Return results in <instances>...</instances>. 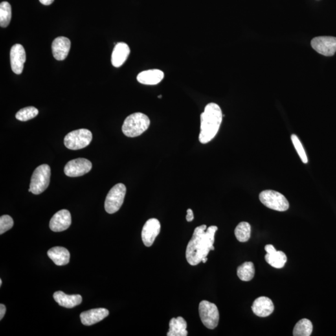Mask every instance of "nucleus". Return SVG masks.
<instances>
[{"label":"nucleus","mask_w":336,"mask_h":336,"mask_svg":"<svg viewBox=\"0 0 336 336\" xmlns=\"http://www.w3.org/2000/svg\"><path fill=\"white\" fill-rule=\"evenodd\" d=\"M164 76V72L159 69L147 70L138 75L137 80L142 84L154 85L161 82Z\"/></svg>","instance_id":"a211bd4d"},{"label":"nucleus","mask_w":336,"mask_h":336,"mask_svg":"<svg viewBox=\"0 0 336 336\" xmlns=\"http://www.w3.org/2000/svg\"><path fill=\"white\" fill-rule=\"evenodd\" d=\"M109 315V311L105 308H97L83 312L80 314L81 322L85 326H92L99 322Z\"/></svg>","instance_id":"dca6fc26"},{"label":"nucleus","mask_w":336,"mask_h":336,"mask_svg":"<svg viewBox=\"0 0 336 336\" xmlns=\"http://www.w3.org/2000/svg\"><path fill=\"white\" fill-rule=\"evenodd\" d=\"M208 258H207V257H205V258H204L203 259V261H203V262L204 263H205L206 262V261H208Z\"/></svg>","instance_id":"72a5a7b5"},{"label":"nucleus","mask_w":336,"mask_h":336,"mask_svg":"<svg viewBox=\"0 0 336 336\" xmlns=\"http://www.w3.org/2000/svg\"><path fill=\"white\" fill-rule=\"evenodd\" d=\"M39 111L34 107H25L17 112L16 118L17 120L21 122H26L32 119L38 115Z\"/></svg>","instance_id":"bb28decb"},{"label":"nucleus","mask_w":336,"mask_h":336,"mask_svg":"<svg viewBox=\"0 0 336 336\" xmlns=\"http://www.w3.org/2000/svg\"><path fill=\"white\" fill-rule=\"evenodd\" d=\"M313 324L307 319H302L296 323L293 329V335L295 336H309L313 332Z\"/></svg>","instance_id":"b1692460"},{"label":"nucleus","mask_w":336,"mask_h":336,"mask_svg":"<svg viewBox=\"0 0 336 336\" xmlns=\"http://www.w3.org/2000/svg\"><path fill=\"white\" fill-rule=\"evenodd\" d=\"M48 256L58 266L68 264L70 261V253L65 248L56 247L48 252Z\"/></svg>","instance_id":"aec40b11"},{"label":"nucleus","mask_w":336,"mask_h":336,"mask_svg":"<svg viewBox=\"0 0 336 336\" xmlns=\"http://www.w3.org/2000/svg\"><path fill=\"white\" fill-rule=\"evenodd\" d=\"M237 276L241 280L249 282L252 280L255 276V267L254 263L247 261L239 266L237 269Z\"/></svg>","instance_id":"5701e85b"},{"label":"nucleus","mask_w":336,"mask_h":336,"mask_svg":"<svg viewBox=\"0 0 336 336\" xmlns=\"http://www.w3.org/2000/svg\"><path fill=\"white\" fill-rule=\"evenodd\" d=\"M218 227L202 225L195 228L192 239L187 246L186 257L191 265H197L207 257L210 250H214L215 234Z\"/></svg>","instance_id":"f257e3e1"},{"label":"nucleus","mask_w":336,"mask_h":336,"mask_svg":"<svg viewBox=\"0 0 336 336\" xmlns=\"http://www.w3.org/2000/svg\"><path fill=\"white\" fill-rule=\"evenodd\" d=\"M12 19V6L7 1L0 4V26L6 28L10 25Z\"/></svg>","instance_id":"a878e982"},{"label":"nucleus","mask_w":336,"mask_h":336,"mask_svg":"<svg viewBox=\"0 0 336 336\" xmlns=\"http://www.w3.org/2000/svg\"><path fill=\"white\" fill-rule=\"evenodd\" d=\"M194 219V214H193V211L191 208L187 210V215H186V221L188 222H191Z\"/></svg>","instance_id":"c756f323"},{"label":"nucleus","mask_w":336,"mask_h":336,"mask_svg":"<svg viewBox=\"0 0 336 336\" xmlns=\"http://www.w3.org/2000/svg\"><path fill=\"white\" fill-rule=\"evenodd\" d=\"M311 46L318 53L325 56H332L336 52V37H316L312 39Z\"/></svg>","instance_id":"9d476101"},{"label":"nucleus","mask_w":336,"mask_h":336,"mask_svg":"<svg viewBox=\"0 0 336 336\" xmlns=\"http://www.w3.org/2000/svg\"><path fill=\"white\" fill-rule=\"evenodd\" d=\"M261 203L266 207L277 211H286L289 205L286 197L281 193L273 190L262 191L259 195Z\"/></svg>","instance_id":"39448f33"},{"label":"nucleus","mask_w":336,"mask_h":336,"mask_svg":"<svg viewBox=\"0 0 336 336\" xmlns=\"http://www.w3.org/2000/svg\"><path fill=\"white\" fill-rule=\"evenodd\" d=\"M223 112L220 107L215 103L206 105L201 115V132L199 142L208 144L216 137L223 121Z\"/></svg>","instance_id":"f03ea898"},{"label":"nucleus","mask_w":336,"mask_h":336,"mask_svg":"<svg viewBox=\"0 0 336 336\" xmlns=\"http://www.w3.org/2000/svg\"><path fill=\"white\" fill-rule=\"evenodd\" d=\"M150 120L145 114L137 112L127 116L122 126V131L127 137L134 138L144 133L149 128Z\"/></svg>","instance_id":"7ed1b4c3"},{"label":"nucleus","mask_w":336,"mask_h":336,"mask_svg":"<svg viewBox=\"0 0 336 336\" xmlns=\"http://www.w3.org/2000/svg\"><path fill=\"white\" fill-rule=\"evenodd\" d=\"M14 225L12 217L8 215H4L0 217V234L2 235L10 230Z\"/></svg>","instance_id":"c85d7f7f"},{"label":"nucleus","mask_w":336,"mask_h":336,"mask_svg":"<svg viewBox=\"0 0 336 336\" xmlns=\"http://www.w3.org/2000/svg\"><path fill=\"white\" fill-rule=\"evenodd\" d=\"M199 313L201 321L206 328L214 329L218 326L219 313L214 303L206 300L202 301L199 306Z\"/></svg>","instance_id":"6e6552de"},{"label":"nucleus","mask_w":336,"mask_h":336,"mask_svg":"<svg viewBox=\"0 0 336 336\" xmlns=\"http://www.w3.org/2000/svg\"><path fill=\"white\" fill-rule=\"evenodd\" d=\"M70 49H71V41L67 37H58L52 42V54L56 60H64L69 54Z\"/></svg>","instance_id":"4468645a"},{"label":"nucleus","mask_w":336,"mask_h":336,"mask_svg":"<svg viewBox=\"0 0 336 336\" xmlns=\"http://www.w3.org/2000/svg\"><path fill=\"white\" fill-rule=\"evenodd\" d=\"M6 311V306L4 304H0V320L3 319Z\"/></svg>","instance_id":"2f4dec72"},{"label":"nucleus","mask_w":336,"mask_h":336,"mask_svg":"<svg viewBox=\"0 0 336 336\" xmlns=\"http://www.w3.org/2000/svg\"><path fill=\"white\" fill-rule=\"evenodd\" d=\"M187 322L183 318H173L170 322V330L167 333L168 336H186L188 333L186 330Z\"/></svg>","instance_id":"412c9836"},{"label":"nucleus","mask_w":336,"mask_h":336,"mask_svg":"<svg viewBox=\"0 0 336 336\" xmlns=\"http://www.w3.org/2000/svg\"><path fill=\"white\" fill-rule=\"evenodd\" d=\"M161 96H158V98H161Z\"/></svg>","instance_id":"c9c22d12"},{"label":"nucleus","mask_w":336,"mask_h":336,"mask_svg":"<svg viewBox=\"0 0 336 336\" xmlns=\"http://www.w3.org/2000/svg\"><path fill=\"white\" fill-rule=\"evenodd\" d=\"M92 164L85 158H77L67 162L64 167V173L69 177L82 176L92 170Z\"/></svg>","instance_id":"1a4fd4ad"},{"label":"nucleus","mask_w":336,"mask_h":336,"mask_svg":"<svg viewBox=\"0 0 336 336\" xmlns=\"http://www.w3.org/2000/svg\"><path fill=\"white\" fill-rule=\"evenodd\" d=\"M53 297L59 305L66 308H72L78 306L82 302V298L80 295H67L63 291L55 292Z\"/></svg>","instance_id":"6ab92c4d"},{"label":"nucleus","mask_w":336,"mask_h":336,"mask_svg":"<svg viewBox=\"0 0 336 336\" xmlns=\"http://www.w3.org/2000/svg\"><path fill=\"white\" fill-rule=\"evenodd\" d=\"M1 285H2V280L1 279V280H0V287H1Z\"/></svg>","instance_id":"f704fd0d"},{"label":"nucleus","mask_w":336,"mask_h":336,"mask_svg":"<svg viewBox=\"0 0 336 336\" xmlns=\"http://www.w3.org/2000/svg\"><path fill=\"white\" fill-rule=\"evenodd\" d=\"M50 168L48 164H42L32 173L30 188L32 194L38 195L43 193L49 185Z\"/></svg>","instance_id":"20e7f679"},{"label":"nucleus","mask_w":336,"mask_h":336,"mask_svg":"<svg viewBox=\"0 0 336 336\" xmlns=\"http://www.w3.org/2000/svg\"><path fill=\"white\" fill-rule=\"evenodd\" d=\"M235 236L240 242H246L251 236V226L246 222H241L235 229Z\"/></svg>","instance_id":"393cba45"},{"label":"nucleus","mask_w":336,"mask_h":336,"mask_svg":"<svg viewBox=\"0 0 336 336\" xmlns=\"http://www.w3.org/2000/svg\"><path fill=\"white\" fill-rule=\"evenodd\" d=\"M265 260L269 265L275 269H282L287 261L286 255L282 251H276L265 256Z\"/></svg>","instance_id":"4be33fe9"},{"label":"nucleus","mask_w":336,"mask_h":336,"mask_svg":"<svg viewBox=\"0 0 336 336\" xmlns=\"http://www.w3.org/2000/svg\"><path fill=\"white\" fill-rule=\"evenodd\" d=\"M130 49L126 43H118L114 48L112 54V64L114 67H120L128 59Z\"/></svg>","instance_id":"f3484780"},{"label":"nucleus","mask_w":336,"mask_h":336,"mask_svg":"<svg viewBox=\"0 0 336 336\" xmlns=\"http://www.w3.org/2000/svg\"><path fill=\"white\" fill-rule=\"evenodd\" d=\"M71 213L66 209L59 210L50 219L49 227L52 231L59 232L64 231L71 225Z\"/></svg>","instance_id":"f8f14e48"},{"label":"nucleus","mask_w":336,"mask_h":336,"mask_svg":"<svg viewBox=\"0 0 336 336\" xmlns=\"http://www.w3.org/2000/svg\"><path fill=\"white\" fill-rule=\"evenodd\" d=\"M92 140V133L87 129H79L71 131L64 138L65 147L72 150H78L87 147Z\"/></svg>","instance_id":"423d86ee"},{"label":"nucleus","mask_w":336,"mask_h":336,"mask_svg":"<svg viewBox=\"0 0 336 336\" xmlns=\"http://www.w3.org/2000/svg\"><path fill=\"white\" fill-rule=\"evenodd\" d=\"M291 139L296 151H297L299 156H300L301 160L304 163H307V161H308V159H307L306 152H305L304 149L303 148L302 142H300V139L295 134L291 135Z\"/></svg>","instance_id":"cd10ccee"},{"label":"nucleus","mask_w":336,"mask_h":336,"mask_svg":"<svg viewBox=\"0 0 336 336\" xmlns=\"http://www.w3.org/2000/svg\"><path fill=\"white\" fill-rule=\"evenodd\" d=\"M126 186L122 183H118L110 190L105 202V209L110 214L118 211L124 203Z\"/></svg>","instance_id":"0eeeda50"},{"label":"nucleus","mask_w":336,"mask_h":336,"mask_svg":"<svg viewBox=\"0 0 336 336\" xmlns=\"http://www.w3.org/2000/svg\"><path fill=\"white\" fill-rule=\"evenodd\" d=\"M252 309L255 315L258 317H267L274 311L273 303L270 298L261 296L254 301Z\"/></svg>","instance_id":"2eb2a0df"},{"label":"nucleus","mask_w":336,"mask_h":336,"mask_svg":"<svg viewBox=\"0 0 336 336\" xmlns=\"http://www.w3.org/2000/svg\"><path fill=\"white\" fill-rule=\"evenodd\" d=\"M265 249L267 254L273 253V252H276V250L275 248L273 247L272 245H267L265 246Z\"/></svg>","instance_id":"7c9ffc66"},{"label":"nucleus","mask_w":336,"mask_h":336,"mask_svg":"<svg viewBox=\"0 0 336 336\" xmlns=\"http://www.w3.org/2000/svg\"><path fill=\"white\" fill-rule=\"evenodd\" d=\"M54 0H39L41 3L44 4V5H50L52 3H53Z\"/></svg>","instance_id":"473e14b6"},{"label":"nucleus","mask_w":336,"mask_h":336,"mask_svg":"<svg viewBox=\"0 0 336 336\" xmlns=\"http://www.w3.org/2000/svg\"><path fill=\"white\" fill-rule=\"evenodd\" d=\"M161 230V224L157 219H149L144 224L142 232V240L146 247H151Z\"/></svg>","instance_id":"9b49d317"},{"label":"nucleus","mask_w":336,"mask_h":336,"mask_svg":"<svg viewBox=\"0 0 336 336\" xmlns=\"http://www.w3.org/2000/svg\"><path fill=\"white\" fill-rule=\"evenodd\" d=\"M26 59V52L23 46L16 44L12 46L10 51V61L13 72L16 74H21L23 72Z\"/></svg>","instance_id":"ddd939ff"}]
</instances>
